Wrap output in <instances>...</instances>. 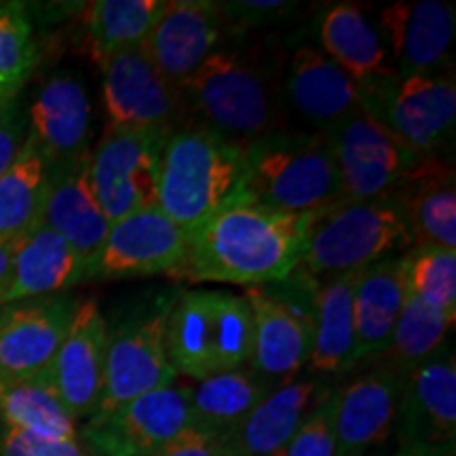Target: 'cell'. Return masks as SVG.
Here are the masks:
<instances>
[{"instance_id":"31","label":"cell","mask_w":456,"mask_h":456,"mask_svg":"<svg viewBox=\"0 0 456 456\" xmlns=\"http://www.w3.org/2000/svg\"><path fill=\"white\" fill-rule=\"evenodd\" d=\"M0 420L51 440H77V420L57 395L49 370L17 380H0Z\"/></svg>"},{"instance_id":"14","label":"cell","mask_w":456,"mask_h":456,"mask_svg":"<svg viewBox=\"0 0 456 456\" xmlns=\"http://www.w3.org/2000/svg\"><path fill=\"white\" fill-rule=\"evenodd\" d=\"M188 231L148 208L112 222L87 279L171 275L184 262Z\"/></svg>"},{"instance_id":"44","label":"cell","mask_w":456,"mask_h":456,"mask_svg":"<svg viewBox=\"0 0 456 456\" xmlns=\"http://www.w3.org/2000/svg\"><path fill=\"white\" fill-rule=\"evenodd\" d=\"M17 95H20V91H11V89H0V117H3V112L7 110V108L17 102Z\"/></svg>"},{"instance_id":"38","label":"cell","mask_w":456,"mask_h":456,"mask_svg":"<svg viewBox=\"0 0 456 456\" xmlns=\"http://www.w3.org/2000/svg\"><path fill=\"white\" fill-rule=\"evenodd\" d=\"M334 389L302 420L283 456H334Z\"/></svg>"},{"instance_id":"9","label":"cell","mask_w":456,"mask_h":456,"mask_svg":"<svg viewBox=\"0 0 456 456\" xmlns=\"http://www.w3.org/2000/svg\"><path fill=\"white\" fill-rule=\"evenodd\" d=\"M362 91V108L419 155L448 152L454 138L456 85L448 72L380 78Z\"/></svg>"},{"instance_id":"35","label":"cell","mask_w":456,"mask_h":456,"mask_svg":"<svg viewBox=\"0 0 456 456\" xmlns=\"http://www.w3.org/2000/svg\"><path fill=\"white\" fill-rule=\"evenodd\" d=\"M406 289L456 322V249L412 248L403 254Z\"/></svg>"},{"instance_id":"1","label":"cell","mask_w":456,"mask_h":456,"mask_svg":"<svg viewBox=\"0 0 456 456\" xmlns=\"http://www.w3.org/2000/svg\"><path fill=\"white\" fill-rule=\"evenodd\" d=\"M311 220L232 199L188 232L186 258L169 277L243 288L279 281L298 266Z\"/></svg>"},{"instance_id":"2","label":"cell","mask_w":456,"mask_h":456,"mask_svg":"<svg viewBox=\"0 0 456 456\" xmlns=\"http://www.w3.org/2000/svg\"><path fill=\"white\" fill-rule=\"evenodd\" d=\"M281 81L283 55L269 45L218 47L180 91L192 123L248 144L285 129Z\"/></svg>"},{"instance_id":"19","label":"cell","mask_w":456,"mask_h":456,"mask_svg":"<svg viewBox=\"0 0 456 456\" xmlns=\"http://www.w3.org/2000/svg\"><path fill=\"white\" fill-rule=\"evenodd\" d=\"M108 323L98 300H78L70 328L51 362L49 376L74 420L98 410L104 387Z\"/></svg>"},{"instance_id":"29","label":"cell","mask_w":456,"mask_h":456,"mask_svg":"<svg viewBox=\"0 0 456 456\" xmlns=\"http://www.w3.org/2000/svg\"><path fill=\"white\" fill-rule=\"evenodd\" d=\"M359 271L317 279L313 340L305 366L306 372L317 379L355 368L353 294H355Z\"/></svg>"},{"instance_id":"43","label":"cell","mask_w":456,"mask_h":456,"mask_svg":"<svg viewBox=\"0 0 456 456\" xmlns=\"http://www.w3.org/2000/svg\"><path fill=\"white\" fill-rule=\"evenodd\" d=\"M454 450H412L403 448L395 456H452Z\"/></svg>"},{"instance_id":"22","label":"cell","mask_w":456,"mask_h":456,"mask_svg":"<svg viewBox=\"0 0 456 456\" xmlns=\"http://www.w3.org/2000/svg\"><path fill=\"white\" fill-rule=\"evenodd\" d=\"M283 106L313 131H326L362 108L359 85L315 45L302 43L283 61Z\"/></svg>"},{"instance_id":"10","label":"cell","mask_w":456,"mask_h":456,"mask_svg":"<svg viewBox=\"0 0 456 456\" xmlns=\"http://www.w3.org/2000/svg\"><path fill=\"white\" fill-rule=\"evenodd\" d=\"M100 68L106 131L169 135L192 125L178 85L167 81L140 47L108 57Z\"/></svg>"},{"instance_id":"3","label":"cell","mask_w":456,"mask_h":456,"mask_svg":"<svg viewBox=\"0 0 456 456\" xmlns=\"http://www.w3.org/2000/svg\"><path fill=\"white\" fill-rule=\"evenodd\" d=\"M232 199L283 214H317L342 201L326 131L279 129L243 144Z\"/></svg>"},{"instance_id":"36","label":"cell","mask_w":456,"mask_h":456,"mask_svg":"<svg viewBox=\"0 0 456 456\" xmlns=\"http://www.w3.org/2000/svg\"><path fill=\"white\" fill-rule=\"evenodd\" d=\"M38 61L30 17L21 3H0V89L21 91Z\"/></svg>"},{"instance_id":"34","label":"cell","mask_w":456,"mask_h":456,"mask_svg":"<svg viewBox=\"0 0 456 456\" xmlns=\"http://www.w3.org/2000/svg\"><path fill=\"white\" fill-rule=\"evenodd\" d=\"M452 328V319L427 306L423 300H419L406 289V300H403L402 313H399L395 330L391 334L389 346L380 355L383 359L380 366L406 379L416 366H420L446 345Z\"/></svg>"},{"instance_id":"24","label":"cell","mask_w":456,"mask_h":456,"mask_svg":"<svg viewBox=\"0 0 456 456\" xmlns=\"http://www.w3.org/2000/svg\"><path fill=\"white\" fill-rule=\"evenodd\" d=\"M317 376H298L277 387L235 427L218 440L228 456H273L283 452L302 420L323 397L332 393Z\"/></svg>"},{"instance_id":"20","label":"cell","mask_w":456,"mask_h":456,"mask_svg":"<svg viewBox=\"0 0 456 456\" xmlns=\"http://www.w3.org/2000/svg\"><path fill=\"white\" fill-rule=\"evenodd\" d=\"M222 37L224 26L218 3L165 0L161 15L140 49L167 81L180 87L220 47Z\"/></svg>"},{"instance_id":"5","label":"cell","mask_w":456,"mask_h":456,"mask_svg":"<svg viewBox=\"0 0 456 456\" xmlns=\"http://www.w3.org/2000/svg\"><path fill=\"white\" fill-rule=\"evenodd\" d=\"M252 309L228 289H182L171 306L167 357L178 376L205 380L248 368L252 357Z\"/></svg>"},{"instance_id":"7","label":"cell","mask_w":456,"mask_h":456,"mask_svg":"<svg viewBox=\"0 0 456 456\" xmlns=\"http://www.w3.org/2000/svg\"><path fill=\"white\" fill-rule=\"evenodd\" d=\"M317 279L300 266L279 281L245 288L254 340L248 368L273 391L292 383L306 366L315 319Z\"/></svg>"},{"instance_id":"18","label":"cell","mask_w":456,"mask_h":456,"mask_svg":"<svg viewBox=\"0 0 456 456\" xmlns=\"http://www.w3.org/2000/svg\"><path fill=\"white\" fill-rule=\"evenodd\" d=\"M379 30L397 78L440 72L452 45L456 11L444 0L393 3L379 11Z\"/></svg>"},{"instance_id":"21","label":"cell","mask_w":456,"mask_h":456,"mask_svg":"<svg viewBox=\"0 0 456 456\" xmlns=\"http://www.w3.org/2000/svg\"><path fill=\"white\" fill-rule=\"evenodd\" d=\"M403 376L385 366L334 389V456H366L395 431Z\"/></svg>"},{"instance_id":"39","label":"cell","mask_w":456,"mask_h":456,"mask_svg":"<svg viewBox=\"0 0 456 456\" xmlns=\"http://www.w3.org/2000/svg\"><path fill=\"white\" fill-rule=\"evenodd\" d=\"M0 456H85L77 440H51L37 433L4 427L0 433Z\"/></svg>"},{"instance_id":"45","label":"cell","mask_w":456,"mask_h":456,"mask_svg":"<svg viewBox=\"0 0 456 456\" xmlns=\"http://www.w3.org/2000/svg\"><path fill=\"white\" fill-rule=\"evenodd\" d=\"M273 456H283V454H281V452H279V454H273Z\"/></svg>"},{"instance_id":"15","label":"cell","mask_w":456,"mask_h":456,"mask_svg":"<svg viewBox=\"0 0 456 456\" xmlns=\"http://www.w3.org/2000/svg\"><path fill=\"white\" fill-rule=\"evenodd\" d=\"M393 433L402 450H454L456 362L452 346L444 345L403 379Z\"/></svg>"},{"instance_id":"30","label":"cell","mask_w":456,"mask_h":456,"mask_svg":"<svg viewBox=\"0 0 456 456\" xmlns=\"http://www.w3.org/2000/svg\"><path fill=\"white\" fill-rule=\"evenodd\" d=\"M188 387L191 429L222 440L248 416L269 393L249 368L209 376Z\"/></svg>"},{"instance_id":"6","label":"cell","mask_w":456,"mask_h":456,"mask_svg":"<svg viewBox=\"0 0 456 456\" xmlns=\"http://www.w3.org/2000/svg\"><path fill=\"white\" fill-rule=\"evenodd\" d=\"M412 248L406 216L391 199L338 201L313 214L298 266L322 279L366 269Z\"/></svg>"},{"instance_id":"12","label":"cell","mask_w":456,"mask_h":456,"mask_svg":"<svg viewBox=\"0 0 456 456\" xmlns=\"http://www.w3.org/2000/svg\"><path fill=\"white\" fill-rule=\"evenodd\" d=\"M165 140L167 134L157 131H104L91 148L89 180L110 224L140 209L157 208Z\"/></svg>"},{"instance_id":"16","label":"cell","mask_w":456,"mask_h":456,"mask_svg":"<svg viewBox=\"0 0 456 456\" xmlns=\"http://www.w3.org/2000/svg\"><path fill=\"white\" fill-rule=\"evenodd\" d=\"M28 118V140L41 152L49 174L72 165L91 151L94 104L83 78L57 72L34 95Z\"/></svg>"},{"instance_id":"41","label":"cell","mask_w":456,"mask_h":456,"mask_svg":"<svg viewBox=\"0 0 456 456\" xmlns=\"http://www.w3.org/2000/svg\"><path fill=\"white\" fill-rule=\"evenodd\" d=\"M151 456H228L224 450L220 448L218 440L199 433L195 429H184L174 440L159 448L155 454Z\"/></svg>"},{"instance_id":"26","label":"cell","mask_w":456,"mask_h":456,"mask_svg":"<svg viewBox=\"0 0 456 456\" xmlns=\"http://www.w3.org/2000/svg\"><path fill=\"white\" fill-rule=\"evenodd\" d=\"M319 49L345 70L359 87L393 77L379 26L357 3L328 4L317 17Z\"/></svg>"},{"instance_id":"40","label":"cell","mask_w":456,"mask_h":456,"mask_svg":"<svg viewBox=\"0 0 456 456\" xmlns=\"http://www.w3.org/2000/svg\"><path fill=\"white\" fill-rule=\"evenodd\" d=\"M28 140V118L20 104L13 102L0 117V175L15 163Z\"/></svg>"},{"instance_id":"13","label":"cell","mask_w":456,"mask_h":456,"mask_svg":"<svg viewBox=\"0 0 456 456\" xmlns=\"http://www.w3.org/2000/svg\"><path fill=\"white\" fill-rule=\"evenodd\" d=\"M188 427V387L174 383L91 414L83 437L106 456H151Z\"/></svg>"},{"instance_id":"33","label":"cell","mask_w":456,"mask_h":456,"mask_svg":"<svg viewBox=\"0 0 456 456\" xmlns=\"http://www.w3.org/2000/svg\"><path fill=\"white\" fill-rule=\"evenodd\" d=\"M47 188V163L26 140L15 163L0 175V243L20 241L41 226Z\"/></svg>"},{"instance_id":"32","label":"cell","mask_w":456,"mask_h":456,"mask_svg":"<svg viewBox=\"0 0 456 456\" xmlns=\"http://www.w3.org/2000/svg\"><path fill=\"white\" fill-rule=\"evenodd\" d=\"M163 7L165 0H94L85 4V38L95 64L142 47Z\"/></svg>"},{"instance_id":"17","label":"cell","mask_w":456,"mask_h":456,"mask_svg":"<svg viewBox=\"0 0 456 456\" xmlns=\"http://www.w3.org/2000/svg\"><path fill=\"white\" fill-rule=\"evenodd\" d=\"M77 302L55 294L0 306V380L28 379L51 366Z\"/></svg>"},{"instance_id":"25","label":"cell","mask_w":456,"mask_h":456,"mask_svg":"<svg viewBox=\"0 0 456 456\" xmlns=\"http://www.w3.org/2000/svg\"><path fill=\"white\" fill-rule=\"evenodd\" d=\"M89 155L49 174L41 224L55 231L89 266L100 254L110 222L102 212L89 180Z\"/></svg>"},{"instance_id":"8","label":"cell","mask_w":456,"mask_h":456,"mask_svg":"<svg viewBox=\"0 0 456 456\" xmlns=\"http://www.w3.org/2000/svg\"><path fill=\"white\" fill-rule=\"evenodd\" d=\"M180 289H161L108 323L104 387L95 412H106L144 393L175 383L165 346L171 306ZM94 412V414H95Z\"/></svg>"},{"instance_id":"23","label":"cell","mask_w":456,"mask_h":456,"mask_svg":"<svg viewBox=\"0 0 456 456\" xmlns=\"http://www.w3.org/2000/svg\"><path fill=\"white\" fill-rule=\"evenodd\" d=\"M385 199L406 216L414 248L456 249V174L446 152L420 157Z\"/></svg>"},{"instance_id":"4","label":"cell","mask_w":456,"mask_h":456,"mask_svg":"<svg viewBox=\"0 0 456 456\" xmlns=\"http://www.w3.org/2000/svg\"><path fill=\"white\" fill-rule=\"evenodd\" d=\"M243 144L201 125L167 135L159 163V209L191 232L235 197Z\"/></svg>"},{"instance_id":"28","label":"cell","mask_w":456,"mask_h":456,"mask_svg":"<svg viewBox=\"0 0 456 456\" xmlns=\"http://www.w3.org/2000/svg\"><path fill=\"white\" fill-rule=\"evenodd\" d=\"M403 300H406L403 254L374 262L359 271L355 294H353L355 366L383 355L389 346Z\"/></svg>"},{"instance_id":"42","label":"cell","mask_w":456,"mask_h":456,"mask_svg":"<svg viewBox=\"0 0 456 456\" xmlns=\"http://www.w3.org/2000/svg\"><path fill=\"white\" fill-rule=\"evenodd\" d=\"M13 252L15 243H0V298L9 288L11 271H13Z\"/></svg>"},{"instance_id":"37","label":"cell","mask_w":456,"mask_h":456,"mask_svg":"<svg viewBox=\"0 0 456 456\" xmlns=\"http://www.w3.org/2000/svg\"><path fill=\"white\" fill-rule=\"evenodd\" d=\"M224 34H248L262 28L279 26L300 13L298 3L283 0H228L218 3Z\"/></svg>"},{"instance_id":"11","label":"cell","mask_w":456,"mask_h":456,"mask_svg":"<svg viewBox=\"0 0 456 456\" xmlns=\"http://www.w3.org/2000/svg\"><path fill=\"white\" fill-rule=\"evenodd\" d=\"M326 135L342 201L385 197L423 157L399 142L363 108L326 129Z\"/></svg>"},{"instance_id":"27","label":"cell","mask_w":456,"mask_h":456,"mask_svg":"<svg viewBox=\"0 0 456 456\" xmlns=\"http://www.w3.org/2000/svg\"><path fill=\"white\" fill-rule=\"evenodd\" d=\"M87 279V265L64 239L47 226H37L15 241L13 271L0 306L11 302L64 294Z\"/></svg>"}]
</instances>
